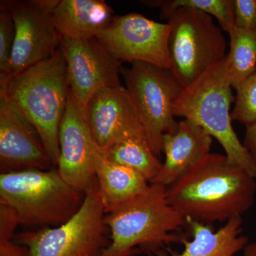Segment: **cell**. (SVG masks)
Segmentation results:
<instances>
[{
    "mask_svg": "<svg viewBox=\"0 0 256 256\" xmlns=\"http://www.w3.org/2000/svg\"><path fill=\"white\" fill-rule=\"evenodd\" d=\"M108 160L137 172L152 182L162 166L152 150L146 136L124 139L110 146L104 154Z\"/></svg>",
    "mask_w": 256,
    "mask_h": 256,
    "instance_id": "obj_19",
    "label": "cell"
},
{
    "mask_svg": "<svg viewBox=\"0 0 256 256\" xmlns=\"http://www.w3.org/2000/svg\"><path fill=\"white\" fill-rule=\"evenodd\" d=\"M121 68L126 88L132 98L148 142L159 158L162 140L178 126L174 106L183 87L168 69L143 62Z\"/></svg>",
    "mask_w": 256,
    "mask_h": 256,
    "instance_id": "obj_8",
    "label": "cell"
},
{
    "mask_svg": "<svg viewBox=\"0 0 256 256\" xmlns=\"http://www.w3.org/2000/svg\"><path fill=\"white\" fill-rule=\"evenodd\" d=\"M66 64L60 47L47 60L14 76L0 79L6 98L34 127L56 168L58 130L68 94Z\"/></svg>",
    "mask_w": 256,
    "mask_h": 256,
    "instance_id": "obj_3",
    "label": "cell"
},
{
    "mask_svg": "<svg viewBox=\"0 0 256 256\" xmlns=\"http://www.w3.org/2000/svg\"><path fill=\"white\" fill-rule=\"evenodd\" d=\"M60 2H1L0 8L12 13L15 28L14 46L6 78L18 75L47 60L60 48L63 36L52 15Z\"/></svg>",
    "mask_w": 256,
    "mask_h": 256,
    "instance_id": "obj_9",
    "label": "cell"
},
{
    "mask_svg": "<svg viewBox=\"0 0 256 256\" xmlns=\"http://www.w3.org/2000/svg\"><path fill=\"white\" fill-rule=\"evenodd\" d=\"M86 194L69 184L55 168L0 175V204L13 208L20 225L30 230L68 222L82 206Z\"/></svg>",
    "mask_w": 256,
    "mask_h": 256,
    "instance_id": "obj_4",
    "label": "cell"
},
{
    "mask_svg": "<svg viewBox=\"0 0 256 256\" xmlns=\"http://www.w3.org/2000/svg\"><path fill=\"white\" fill-rule=\"evenodd\" d=\"M166 188L150 184L141 194L106 214L109 244L98 256L158 254L169 244L182 242L176 232L188 223L170 204Z\"/></svg>",
    "mask_w": 256,
    "mask_h": 256,
    "instance_id": "obj_2",
    "label": "cell"
},
{
    "mask_svg": "<svg viewBox=\"0 0 256 256\" xmlns=\"http://www.w3.org/2000/svg\"><path fill=\"white\" fill-rule=\"evenodd\" d=\"M160 10L171 26L170 70L184 88L226 57V40L213 18L200 10Z\"/></svg>",
    "mask_w": 256,
    "mask_h": 256,
    "instance_id": "obj_6",
    "label": "cell"
},
{
    "mask_svg": "<svg viewBox=\"0 0 256 256\" xmlns=\"http://www.w3.org/2000/svg\"><path fill=\"white\" fill-rule=\"evenodd\" d=\"M235 26L256 31V0H232Z\"/></svg>",
    "mask_w": 256,
    "mask_h": 256,
    "instance_id": "obj_24",
    "label": "cell"
},
{
    "mask_svg": "<svg viewBox=\"0 0 256 256\" xmlns=\"http://www.w3.org/2000/svg\"><path fill=\"white\" fill-rule=\"evenodd\" d=\"M170 32L169 23L129 13L114 16L96 38L119 62H143L170 70Z\"/></svg>",
    "mask_w": 256,
    "mask_h": 256,
    "instance_id": "obj_10",
    "label": "cell"
},
{
    "mask_svg": "<svg viewBox=\"0 0 256 256\" xmlns=\"http://www.w3.org/2000/svg\"><path fill=\"white\" fill-rule=\"evenodd\" d=\"M229 52L225 58L227 78L233 88L256 73V31L234 28L228 32Z\"/></svg>",
    "mask_w": 256,
    "mask_h": 256,
    "instance_id": "obj_20",
    "label": "cell"
},
{
    "mask_svg": "<svg viewBox=\"0 0 256 256\" xmlns=\"http://www.w3.org/2000/svg\"><path fill=\"white\" fill-rule=\"evenodd\" d=\"M18 226L20 220L15 210L0 204V240L14 239L15 232Z\"/></svg>",
    "mask_w": 256,
    "mask_h": 256,
    "instance_id": "obj_25",
    "label": "cell"
},
{
    "mask_svg": "<svg viewBox=\"0 0 256 256\" xmlns=\"http://www.w3.org/2000/svg\"><path fill=\"white\" fill-rule=\"evenodd\" d=\"M54 168L34 127L6 98L0 96L1 174Z\"/></svg>",
    "mask_w": 256,
    "mask_h": 256,
    "instance_id": "obj_14",
    "label": "cell"
},
{
    "mask_svg": "<svg viewBox=\"0 0 256 256\" xmlns=\"http://www.w3.org/2000/svg\"><path fill=\"white\" fill-rule=\"evenodd\" d=\"M242 144L256 164V122L247 126Z\"/></svg>",
    "mask_w": 256,
    "mask_h": 256,
    "instance_id": "obj_27",
    "label": "cell"
},
{
    "mask_svg": "<svg viewBox=\"0 0 256 256\" xmlns=\"http://www.w3.org/2000/svg\"><path fill=\"white\" fill-rule=\"evenodd\" d=\"M142 2L160 10L193 8L215 18L220 28L227 33L235 28L232 0H154Z\"/></svg>",
    "mask_w": 256,
    "mask_h": 256,
    "instance_id": "obj_21",
    "label": "cell"
},
{
    "mask_svg": "<svg viewBox=\"0 0 256 256\" xmlns=\"http://www.w3.org/2000/svg\"><path fill=\"white\" fill-rule=\"evenodd\" d=\"M0 256H30L28 249L14 239L0 240Z\"/></svg>",
    "mask_w": 256,
    "mask_h": 256,
    "instance_id": "obj_26",
    "label": "cell"
},
{
    "mask_svg": "<svg viewBox=\"0 0 256 256\" xmlns=\"http://www.w3.org/2000/svg\"><path fill=\"white\" fill-rule=\"evenodd\" d=\"M214 138L204 128L188 119L178 122L162 140L164 161L151 184L168 188L178 181L204 156L210 154Z\"/></svg>",
    "mask_w": 256,
    "mask_h": 256,
    "instance_id": "obj_15",
    "label": "cell"
},
{
    "mask_svg": "<svg viewBox=\"0 0 256 256\" xmlns=\"http://www.w3.org/2000/svg\"><path fill=\"white\" fill-rule=\"evenodd\" d=\"M84 112L92 137L104 154L120 141L146 136L132 98L122 85L96 92L88 101Z\"/></svg>",
    "mask_w": 256,
    "mask_h": 256,
    "instance_id": "obj_13",
    "label": "cell"
},
{
    "mask_svg": "<svg viewBox=\"0 0 256 256\" xmlns=\"http://www.w3.org/2000/svg\"><path fill=\"white\" fill-rule=\"evenodd\" d=\"M192 236V240L184 239L181 252L170 256H236L248 244V238L242 234V217L226 222L214 230L210 224L186 220Z\"/></svg>",
    "mask_w": 256,
    "mask_h": 256,
    "instance_id": "obj_17",
    "label": "cell"
},
{
    "mask_svg": "<svg viewBox=\"0 0 256 256\" xmlns=\"http://www.w3.org/2000/svg\"><path fill=\"white\" fill-rule=\"evenodd\" d=\"M52 15L62 36L76 40L96 38L116 16L102 0H60Z\"/></svg>",
    "mask_w": 256,
    "mask_h": 256,
    "instance_id": "obj_16",
    "label": "cell"
},
{
    "mask_svg": "<svg viewBox=\"0 0 256 256\" xmlns=\"http://www.w3.org/2000/svg\"><path fill=\"white\" fill-rule=\"evenodd\" d=\"M225 58L184 88L175 102L174 114L204 128L220 142L230 163L256 180L255 162L232 126L230 105L235 98L227 78Z\"/></svg>",
    "mask_w": 256,
    "mask_h": 256,
    "instance_id": "obj_5",
    "label": "cell"
},
{
    "mask_svg": "<svg viewBox=\"0 0 256 256\" xmlns=\"http://www.w3.org/2000/svg\"><path fill=\"white\" fill-rule=\"evenodd\" d=\"M244 256H256V242H248L244 250Z\"/></svg>",
    "mask_w": 256,
    "mask_h": 256,
    "instance_id": "obj_28",
    "label": "cell"
},
{
    "mask_svg": "<svg viewBox=\"0 0 256 256\" xmlns=\"http://www.w3.org/2000/svg\"><path fill=\"white\" fill-rule=\"evenodd\" d=\"M230 116L232 121L245 124L246 127L256 122V73L237 88Z\"/></svg>",
    "mask_w": 256,
    "mask_h": 256,
    "instance_id": "obj_22",
    "label": "cell"
},
{
    "mask_svg": "<svg viewBox=\"0 0 256 256\" xmlns=\"http://www.w3.org/2000/svg\"><path fill=\"white\" fill-rule=\"evenodd\" d=\"M57 170L74 188L86 194L96 182V169L104 153L92 137L84 108L69 92L58 130Z\"/></svg>",
    "mask_w": 256,
    "mask_h": 256,
    "instance_id": "obj_11",
    "label": "cell"
},
{
    "mask_svg": "<svg viewBox=\"0 0 256 256\" xmlns=\"http://www.w3.org/2000/svg\"><path fill=\"white\" fill-rule=\"evenodd\" d=\"M96 182L107 214L143 193L150 183L134 170L101 156L96 169Z\"/></svg>",
    "mask_w": 256,
    "mask_h": 256,
    "instance_id": "obj_18",
    "label": "cell"
},
{
    "mask_svg": "<svg viewBox=\"0 0 256 256\" xmlns=\"http://www.w3.org/2000/svg\"><path fill=\"white\" fill-rule=\"evenodd\" d=\"M0 79L9 74L10 60L15 37L12 13L6 8H0Z\"/></svg>",
    "mask_w": 256,
    "mask_h": 256,
    "instance_id": "obj_23",
    "label": "cell"
},
{
    "mask_svg": "<svg viewBox=\"0 0 256 256\" xmlns=\"http://www.w3.org/2000/svg\"><path fill=\"white\" fill-rule=\"evenodd\" d=\"M60 47L66 64L69 92L84 108L100 89L121 85V62L97 38L63 37Z\"/></svg>",
    "mask_w": 256,
    "mask_h": 256,
    "instance_id": "obj_12",
    "label": "cell"
},
{
    "mask_svg": "<svg viewBox=\"0 0 256 256\" xmlns=\"http://www.w3.org/2000/svg\"><path fill=\"white\" fill-rule=\"evenodd\" d=\"M105 210L97 182L86 194L82 206L62 225L16 234V242L30 256H98L109 244Z\"/></svg>",
    "mask_w": 256,
    "mask_h": 256,
    "instance_id": "obj_7",
    "label": "cell"
},
{
    "mask_svg": "<svg viewBox=\"0 0 256 256\" xmlns=\"http://www.w3.org/2000/svg\"><path fill=\"white\" fill-rule=\"evenodd\" d=\"M256 194V178L217 153L204 156L166 188L170 204L185 220L210 225L242 217Z\"/></svg>",
    "mask_w": 256,
    "mask_h": 256,
    "instance_id": "obj_1",
    "label": "cell"
}]
</instances>
